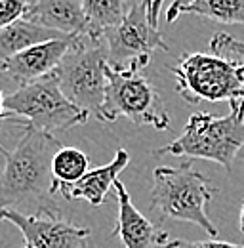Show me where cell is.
<instances>
[{"label": "cell", "mask_w": 244, "mask_h": 248, "mask_svg": "<svg viewBox=\"0 0 244 248\" xmlns=\"http://www.w3.org/2000/svg\"><path fill=\"white\" fill-rule=\"evenodd\" d=\"M60 147L52 134L23 130L15 149L6 155L0 176V208L21 214L29 210V216L60 217L52 178V158Z\"/></svg>", "instance_id": "obj_1"}, {"label": "cell", "mask_w": 244, "mask_h": 248, "mask_svg": "<svg viewBox=\"0 0 244 248\" xmlns=\"http://www.w3.org/2000/svg\"><path fill=\"white\" fill-rule=\"evenodd\" d=\"M214 195L215 187L212 182L195 170L191 160H183L180 166H158L152 172V212L162 219L195 223L210 237H217V229L206 214Z\"/></svg>", "instance_id": "obj_2"}, {"label": "cell", "mask_w": 244, "mask_h": 248, "mask_svg": "<svg viewBox=\"0 0 244 248\" xmlns=\"http://www.w3.org/2000/svg\"><path fill=\"white\" fill-rule=\"evenodd\" d=\"M225 117L210 113H195L185 123L182 136L172 143L158 147L154 155H176L187 158H204L221 164L227 172L244 147V105L229 103Z\"/></svg>", "instance_id": "obj_3"}, {"label": "cell", "mask_w": 244, "mask_h": 248, "mask_svg": "<svg viewBox=\"0 0 244 248\" xmlns=\"http://www.w3.org/2000/svg\"><path fill=\"white\" fill-rule=\"evenodd\" d=\"M4 119L15 121L23 130L44 134L65 132L90 119L61 92L58 77L46 75L4 95Z\"/></svg>", "instance_id": "obj_4"}, {"label": "cell", "mask_w": 244, "mask_h": 248, "mask_svg": "<svg viewBox=\"0 0 244 248\" xmlns=\"http://www.w3.org/2000/svg\"><path fill=\"white\" fill-rule=\"evenodd\" d=\"M107 46L103 40L78 36L75 46L54 71L61 92L88 117L107 123Z\"/></svg>", "instance_id": "obj_5"}, {"label": "cell", "mask_w": 244, "mask_h": 248, "mask_svg": "<svg viewBox=\"0 0 244 248\" xmlns=\"http://www.w3.org/2000/svg\"><path fill=\"white\" fill-rule=\"evenodd\" d=\"M107 95L105 115L107 123L124 117L137 126H151L154 130H168L170 115L160 92L143 75V67L111 65L107 63Z\"/></svg>", "instance_id": "obj_6"}, {"label": "cell", "mask_w": 244, "mask_h": 248, "mask_svg": "<svg viewBox=\"0 0 244 248\" xmlns=\"http://www.w3.org/2000/svg\"><path fill=\"white\" fill-rule=\"evenodd\" d=\"M170 71L176 77V92L191 105L202 101L244 105V84L235 63L210 54L191 52L183 54Z\"/></svg>", "instance_id": "obj_7"}, {"label": "cell", "mask_w": 244, "mask_h": 248, "mask_svg": "<svg viewBox=\"0 0 244 248\" xmlns=\"http://www.w3.org/2000/svg\"><path fill=\"white\" fill-rule=\"evenodd\" d=\"M107 46V60L111 65H139L145 67L152 54L162 50L168 52V44L162 32L149 21L147 6L141 2L132 4L128 16L119 25L111 27L101 36Z\"/></svg>", "instance_id": "obj_8"}, {"label": "cell", "mask_w": 244, "mask_h": 248, "mask_svg": "<svg viewBox=\"0 0 244 248\" xmlns=\"http://www.w3.org/2000/svg\"><path fill=\"white\" fill-rule=\"evenodd\" d=\"M0 219L15 225L23 239V248H86L90 229L52 216H29L12 208H0Z\"/></svg>", "instance_id": "obj_9"}, {"label": "cell", "mask_w": 244, "mask_h": 248, "mask_svg": "<svg viewBox=\"0 0 244 248\" xmlns=\"http://www.w3.org/2000/svg\"><path fill=\"white\" fill-rule=\"evenodd\" d=\"M78 36H65L58 40H48L27 50L19 52L17 56L0 63V75L10 77L19 86H25L32 80H38L46 75H52L69 50L75 46Z\"/></svg>", "instance_id": "obj_10"}, {"label": "cell", "mask_w": 244, "mask_h": 248, "mask_svg": "<svg viewBox=\"0 0 244 248\" xmlns=\"http://www.w3.org/2000/svg\"><path fill=\"white\" fill-rule=\"evenodd\" d=\"M115 195L119 201V217L113 237H119L126 248H156L166 247L172 239L166 231L156 227L143 216L132 202L121 180L115 182Z\"/></svg>", "instance_id": "obj_11"}, {"label": "cell", "mask_w": 244, "mask_h": 248, "mask_svg": "<svg viewBox=\"0 0 244 248\" xmlns=\"http://www.w3.org/2000/svg\"><path fill=\"white\" fill-rule=\"evenodd\" d=\"M25 19L63 34L86 36L88 32V17L82 0H36L29 4Z\"/></svg>", "instance_id": "obj_12"}, {"label": "cell", "mask_w": 244, "mask_h": 248, "mask_svg": "<svg viewBox=\"0 0 244 248\" xmlns=\"http://www.w3.org/2000/svg\"><path fill=\"white\" fill-rule=\"evenodd\" d=\"M128 162H130V155L126 153V149L119 147L115 153V158L109 164L88 170V174L80 182H76L71 187H65L61 191V195L69 201L82 199V201L90 202V206L97 208L105 202L107 193L111 191V187H115V182L119 180V174L128 166Z\"/></svg>", "instance_id": "obj_13"}, {"label": "cell", "mask_w": 244, "mask_h": 248, "mask_svg": "<svg viewBox=\"0 0 244 248\" xmlns=\"http://www.w3.org/2000/svg\"><path fill=\"white\" fill-rule=\"evenodd\" d=\"M73 34H63V32L46 29L38 23H32L29 19H17L12 25L0 29V63L17 56L19 52L27 50L30 46L48 42V40H58Z\"/></svg>", "instance_id": "obj_14"}, {"label": "cell", "mask_w": 244, "mask_h": 248, "mask_svg": "<svg viewBox=\"0 0 244 248\" xmlns=\"http://www.w3.org/2000/svg\"><path fill=\"white\" fill-rule=\"evenodd\" d=\"M86 17H88V32L92 40H101L105 31L119 25L130 12V0H82Z\"/></svg>", "instance_id": "obj_15"}, {"label": "cell", "mask_w": 244, "mask_h": 248, "mask_svg": "<svg viewBox=\"0 0 244 248\" xmlns=\"http://www.w3.org/2000/svg\"><path fill=\"white\" fill-rule=\"evenodd\" d=\"M88 174V155L76 147H60L52 158L54 193L75 186Z\"/></svg>", "instance_id": "obj_16"}, {"label": "cell", "mask_w": 244, "mask_h": 248, "mask_svg": "<svg viewBox=\"0 0 244 248\" xmlns=\"http://www.w3.org/2000/svg\"><path fill=\"white\" fill-rule=\"evenodd\" d=\"M185 14L202 16L223 25H244V0H195Z\"/></svg>", "instance_id": "obj_17"}, {"label": "cell", "mask_w": 244, "mask_h": 248, "mask_svg": "<svg viewBox=\"0 0 244 248\" xmlns=\"http://www.w3.org/2000/svg\"><path fill=\"white\" fill-rule=\"evenodd\" d=\"M210 50L214 56L223 58L235 65L244 63V42L233 38L227 32H215L210 40Z\"/></svg>", "instance_id": "obj_18"}, {"label": "cell", "mask_w": 244, "mask_h": 248, "mask_svg": "<svg viewBox=\"0 0 244 248\" xmlns=\"http://www.w3.org/2000/svg\"><path fill=\"white\" fill-rule=\"evenodd\" d=\"M29 10V0H0V29L23 19Z\"/></svg>", "instance_id": "obj_19"}, {"label": "cell", "mask_w": 244, "mask_h": 248, "mask_svg": "<svg viewBox=\"0 0 244 248\" xmlns=\"http://www.w3.org/2000/svg\"><path fill=\"white\" fill-rule=\"evenodd\" d=\"M164 248H244V245L225 243V241H217V239H208V241H182V239H172Z\"/></svg>", "instance_id": "obj_20"}, {"label": "cell", "mask_w": 244, "mask_h": 248, "mask_svg": "<svg viewBox=\"0 0 244 248\" xmlns=\"http://www.w3.org/2000/svg\"><path fill=\"white\" fill-rule=\"evenodd\" d=\"M195 0H172L170 8L166 10V21L168 23H174L182 14H185V10L193 4Z\"/></svg>", "instance_id": "obj_21"}, {"label": "cell", "mask_w": 244, "mask_h": 248, "mask_svg": "<svg viewBox=\"0 0 244 248\" xmlns=\"http://www.w3.org/2000/svg\"><path fill=\"white\" fill-rule=\"evenodd\" d=\"M162 2L164 0H143V4L147 6L149 21H151L154 27H158V14H160V8H162Z\"/></svg>", "instance_id": "obj_22"}, {"label": "cell", "mask_w": 244, "mask_h": 248, "mask_svg": "<svg viewBox=\"0 0 244 248\" xmlns=\"http://www.w3.org/2000/svg\"><path fill=\"white\" fill-rule=\"evenodd\" d=\"M2 119H4V95H2V90H0V121H2ZM0 153L4 156L8 155V151H6L2 145H0Z\"/></svg>", "instance_id": "obj_23"}, {"label": "cell", "mask_w": 244, "mask_h": 248, "mask_svg": "<svg viewBox=\"0 0 244 248\" xmlns=\"http://www.w3.org/2000/svg\"><path fill=\"white\" fill-rule=\"evenodd\" d=\"M239 227H241V233H244V204H243V210H241V219H239Z\"/></svg>", "instance_id": "obj_24"}, {"label": "cell", "mask_w": 244, "mask_h": 248, "mask_svg": "<svg viewBox=\"0 0 244 248\" xmlns=\"http://www.w3.org/2000/svg\"><path fill=\"white\" fill-rule=\"evenodd\" d=\"M239 75H241V80H243V84H244V63L239 65Z\"/></svg>", "instance_id": "obj_25"}, {"label": "cell", "mask_w": 244, "mask_h": 248, "mask_svg": "<svg viewBox=\"0 0 244 248\" xmlns=\"http://www.w3.org/2000/svg\"><path fill=\"white\" fill-rule=\"evenodd\" d=\"M32 2H36V0H29V4H32Z\"/></svg>", "instance_id": "obj_26"}]
</instances>
